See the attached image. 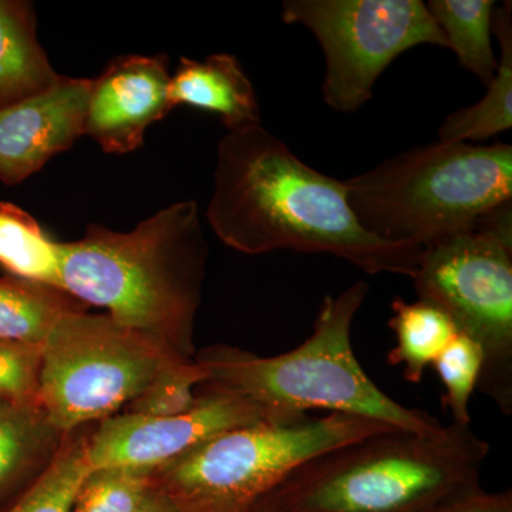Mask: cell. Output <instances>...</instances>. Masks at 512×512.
<instances>
[{
  "label": "cell",
  "mask_w": 512,
  "mask_h": 512,
  "mask_svg": "<svg viewBox=\"0 0 512 512\" xmlns=\"http://www.w3.org/2000/svg\"><path fill=\"white\" fill-rule=\"evenodd\" d=\"M40 346L0 339V397L39 402Z\"/></svg>",
  "instance_id": "25"
},
{
  "label": "cell",
  "mask_w": 512,
  "mask_h": 512,
  "mask_svg": "<svg viewBox=\"0 0 512 512\" xmlns=\"http://www.w3.org/2000/svg\"><path fill=\"white\" fill-rule=\"evenodd\" d=\"M137 512H181L178 510L174 501L163 493L156 484L151 488L150 494L147 495L144 503L138 508Z\"/></svg>",
  "instance_id": "27"
},
{
  "label": "cell",
  "mask_w": 512,
  "mask_h": 512,
  "mask_svg": "<svg viewBox=\"0 0 512 512\" xmlns=\"http://www.w3.org/2000/svg\"><path fill=\"white\" fill-rule=\"evenodd\" d=\"M67 434L40 403L0 397V508L29 490L52 466Z\"/></svg>",
  "instance_id": "13"
},
{
  "label": "cell",
  "mask_w": 512,
  "mask_h": 512,
  "mask_svg": "<svg viewBox=\"0 0 512 512\" xmlns=\"http://www.w3.org/2000/svg\"><path fill=\"white\" fill-rule=\"evenodd\" d=\"M94 426L67 434L52 466L3 512H70L77 488L92 468L89 443Z\"/></svg>",
  "instance_id": "21"
},
{
  "label": "cell",
  "mask_w": 512,
  "mask_h": 512,
  "mask_svg": "<svg viewBox=\"0 0 512 512\" xmlns=\"http://www.w3.org/2000/svg\"><path fill=\"white\" fill-rule=\"evenodd\" d=\"M345 185L363 228L426 248L510 204L512 146L437 141L387 158Z\"/></svg>",
  "instance_id": "5"
},
{
  "label": "cell",
  "mask_w": 512,
  "mask_h": 512,
  "mask_svg": "<svg viewBox=\"0 0 512 512\" xmlns=\"http://www.w3.org/2000/svg\"><path fill=\"white\" fill-rule=\"evenodd\" d=\"M458 63L488 86L498 69L493 46L494 0H430L426 3Z\"/></svg>",
  "instance_id": "19"
},
{
  "label": "cell",
  "mask_w": 512,
  "mask_h": 512,
  "mask_svg": "<svg viewBox=\"0 0 512 512\" xmlns=\"http://www.w3.org/2000/svg\"><path fill=\"white\" fill-rule=\"evenodd\" d=\"M369 284L357 281L320 305L309 338L276 356H259L229 345L197 350L194 360L205 383L247 397L268 421L302 419L311 410H328L379 421L419 434L443 429L436 417L396 402L367 375L352 345V325Z\"/></svg>",
  "instance_id": "3"
},
{
  "label": "cell",
  "mask_w": 512,
  "mask_h": 512,
  "mask_svg": "<svg viewBox=\"0 0 512 512\" xmlns=\"http://www.w3.org/2000/svg\"><path fill=\"white\" fill-rule=\"evenodd\" d=\"M0 266L9 275L53 286L60 284L62 247L25 210L0 201Z\"/></svg>",
  "instance_id": "20"
},
{
  "label": "cell",
  "mask_w": 512,
  "mask_h": 512,
  "mask_svg": "<svg viewBox=\"0 0 512 512\" xmlns=\"http://www.w3.org/2000/svg\"><path fill=\"white\" fill-rule=\"evenodd\" d=\"M177 362L109 313H72L43 346L39 402L57 429L72 433L119 413Z\"/></svg>",
  "instance_id": "8"
},
{
  "label": "cell",
  "mask_w": 512,
  "mask_h": 512,
  "mask_svg": "<svg viewBox=\"0 0 512 512\" xmlns=\"http://www.w3.org/2000/svg\"><path fill=\"white\" fill-rule=\"evenodd\" d=\"M90 79L60 76L52 87L0 109V180L25 181L84 136Z\"/></svg>",
  "instance_id": "12"
},
{
  "label": "cell",
  "mask_w": 512,
  "mask_h": 512,
  "mask_svg": "<svg viewBox=\"0 0 512 512\" xmlns=\"http://www.w3.org/2000/svg\"><path fill=\"white\" fill-rule=\"evenodd\" d=\"M493 35L500 43V59L493 82L483 99L458 109L439 128V141L478 144L512 128L511 3L495 9Z\"/></svg>",
  "instance_id": "17"
},
{
  "label": "cell",
  "mask_w": 512,
  "mask_h": 512,
  "mask_svg": "<svg viewBox=\"0 0 512 512\" xmlns=\"http://www.w3.org/2000/svg\"><path fill=\"white\" fill-rule=\"evenodd\" d=\"M156 468H92L74 495L70 512H137L154 485Z\"/></svg>",
  "instance_id": "22"
},
{
  "label": "cell",
  "mask_w": 512,
  "mask_h": 512,
  "mask_svg": "<svg viewBox=\"0 0 512 512\" xmlns=\"http://www.w3.org/2000/svg\"><path fill=\"white\" fill-rule=\"evenodd\" d=\"M266 420L264 412L241 394L202 383L197 402L170 417L117 413L94 426L89 443L90 468H157L204 441Z\"/></svg>",
  "instance_id": "10"
},
{
  "label": "cell",
  "mask_w": 512,
  "mask_h": 512,
  "mask_svg": "<svg viewBox=\"0 0 512 512\" xmlns=\"http://www.w3.org/2000/svg\"><path fill=\"white\" fill-rule=\"evenodd\" d=\"M60 247L63 289L170 355L194 359L210 255L197 201L175 202L128 232L90 224Z\"/></svg>",
  "instance_id": "2"
},
{
  "label": "cell",
  "mask_w": 512,
  "mask_h": 512,
  "mask_svg": "<svg viewBox=\"0 0 512 512\" xmlns=\"http://www.w3.org/2000/svg\"><path fill=\"white\" fill-rule=\"evenodd\" d=\"M390 429L338 413L262 421L218 434L157 467L154 484L181 512H248L313 458Z\"/></svg>",
  "instance_id": "6"
},
{
  "label": "cell",
  "mask_w": 512,
  "mask_h": 512,
  "mask_svg": "<svg viewBox=\"0 0 512 512\" xmlns=\"http://www.w3.org/2000/svg\"><path fill=\"white\" fill-rule=\"evenodd\" d=\"M389 328L396 335L397 343L387 353V363L402 366L404 379L413 384L423 380L426 370L458 335L446 313L423 299L406 302L394 298Z\"/></svg>",
  "instance_id": "18"
},
{
  "label": "cell",
  "mask_w": 512,
  "mask_h": 512,
  "mask_svg": "<svg viewBox=\"0 0 512 512\" xmlns=\"http://www.w3.org/2000/svg\"><path fill=\"white\" fill-rule=\"evenodd\" d=\"M424 512H512V491L488 493L480 487L443 501Z\"/></svg>",
  "instance_id": "26"
},
{
  "label": "cell",
  "mask_w": 512,
  "mask_h": 512,
  "mask_svg": "<svg viewBox=\"0 0 512 512\" xmlns=\"http://www.w3.org/2000/svg\"><path fill=\"white\" fill-rule=\"evenodd\" d=\"M248 512H284L276 501L272 497V493L265 497L264 500L259 501L254 508H251Z\"/></svg>",
  "instance_id": "28"
},
{
  "label": "cell",
  "mask_w": 512,
  "mask_h": 512,
  "mask_svg": "<svg viewBox=\"0 0 512 512\" xmlns=\"http://www.w3.org/2000/svg\"><path fill=\"white\" fill-rule=\"evenodd\" d=\"M419 299L439 306L483 353L477 389L512 416L511 202L476 227L424 248L412 279Z\"/></svg>",
  "instance_id": "7"
},
{
  "label": "cell",
  "mask_w": 512,
  "mask_h": 512,
  "mask_svg": "<svg viewBox=\"0 0 512 512\" xmlns=\"http://www.w3.org/2000/svg\"><path fill=\"white\" fill-rule=\"evenodd\" d=\"M488 453L471 426L380 431L303 464L272 497L284 512H424L480 488Z\"/></svg>",
  "instance_id": "4"
},
{
  "label": "cell",
  "mask_w": 512,
  "mask_h": 512,
  "mask_svg": "<svg viewBox=\"0 0 512 512\" xmlns=\"http://www.w3.org/2000/svg\"><path fill=\"white\" fill-rule=\"evenodd\" d=\"M60 76L37 39L32 6L0 0V109L49 89Z\"/></svg>",
  "instance_id": "15"
},
{
  "label": "cell",
  "mask_w": 512,
  "mask_h": 512,
  "mask_svg": "<svg viewBox=\"0 0 512 512\" xmlns=\"http://www.w3.org/2000/svg\"><path fill=\"white\" fill-rule=\"evenodd\" d=\"M431 367L436 370L446 390L444 406L451 414V423L471 426L470 403L483 367L480 348L473 340L458 333Z\"/></svg>",
  "instance_id": "23"
},
{
  "label": "cell",
  "mask_w": 512,
  "mask_h": 512,
  "mask_svg": "<svg viewBox=\"0 0 512 512\" xmlns=\"http://www.w3.org/2000/svg\"><path fill=\"white\" fill-rule=\"evenodd\" d=\"M281 16L318 39L326 62L323 101L338 113L362 109L384 70L412 47L448 49L421 0H286Z\"/></svg>",
  "instance_id": "9"
},
{
  "label": "cell",
  "mask_w": 512,
  "mask_h": 512,
  "mask_svg": "<svg viewBox=\"0 0 512 512\" xmlns=\"http://www.w3.org/2000/svg\"><path fill=\"white\" fill-rule=\"evenodd\" d=\"M205 217L218 239L241 254H328L369 275L410 279L424 254L419 245L386 241L363 228L345 181L303 163L262 126L221 138Z\"/></svg>",
  "instance_id": "1"
},
{
  "label": "cell",
  "mask_w": 512,
  "mask_h": 512,
  "mask_svg": "<svg viewBox=\"0 0 512 512\" xmlns=\"http://www.w3.org/2000/svg\"><path fill=\"white\" fill-rule=\"evenodd\" d=\"M87 311L89 306L59 286L0 278V339L43 348L66 316Z\"/></svg>",
  "instance_id": "16"
},
{
  "label": "cell",
  "mask_w": 512,
  "mask_h": 512,
  "mask_svg": "<svg viewBox=\"0 0 512 512\" xmlns=\"http://www.w3.org/2000/svg\"><path fill=\"white\" fill-rule=\"evenodd\" d=\"M167 56L117 57L92 80L84 136L107 154H128L144 143L148 127L161 121L171 106Z\"/></svg>",
  "instance_id": "11"
},
{
  "label": "cell",
  "mask_w": 512,
  "mask_h": 512,
  "mask_svg": "<svg viewBox=\"0 0 512 512\" xmlns=\"http://www.w3.org/2000/svg\"><path fill=\"white\" fill-rule=\"evenodd\" d=\"M168 94L173 107L185 104L217 114L228 131L261 126L254 84L229 53H215L201 62L181 57Z\"/></svg>",
  "instance_id": "14"
},
{
  "label": "cell",
  "mask_w": 512,
  "mask_h": 512,
  "mask_svg": "<svg viewBox=\"0 0 512 512\" xmlns=\"http://www.w3.org/2000/svg\"><path fill=\"white\" fill-rule=\"evenodd\" d=\"M205 383V375L194 359L168 366L150 386L124 407L123 413L141 417L177 416L197 402L195 387Z\"/></svg>",
  "instance_id": "24"
}]
</instances>
